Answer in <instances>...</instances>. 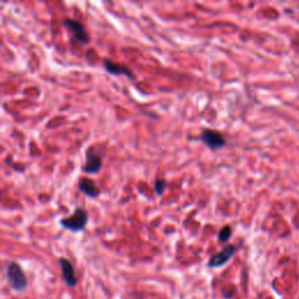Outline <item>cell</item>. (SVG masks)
Segmentation results:
<instances>
[{
	"label": "cell",
	"instance_id": "obj_1",
	"mask_svg": "<svg viewBox=\"0 0 299 299\" xmlns=\"http://www.w3.org/2000/svg\"><path fill=\"white\" fill-rule=\"evenodd\" d=\"M60 224H61L62 228L67 229L69 231H82L88 224V212L79 207L75 208L71 217L62 218L60 220Z\"/></svg>",
	"mask_w": 299,
	"mask_h": 299
},
{
	"label": "cell",
	"instance_id": "obj_2",
	"mask_svg": "<svg viewBox=\"0 0 299 299\" xmlns=\"http://www.w3.org/2000/svg\"><path fill=\"white\" fill-rule=\"evenodd\" d=\"M6 276H7L9 285L14 291H24L27 288V277L22 268L16 262H8L6 265Z\"/></svg>",
	"mask_w": 299,
	"mask_h": 299
},
{
	"label": "cell",
	"instance_id": "obj_3",
	"mask_svg": "<svg viewBox=\"0 0 299 299\" xmlns=\"http://www.w3.org/2000/svg\"><path fill=\"white\" fill-rule=\"evenodd\" d=\"M85 162L82 166V171L88 174H97L103 165V158L94 146H89L85 150Z\"/></svg>",
	"mask_w": 299,
	"mask_h": 299
},
{
	"label": "cell",
	"instance_id": "obj_4",
	"mask_svg": "<svg viewBox=\"0 0 299 299\" xmlns=\"http://www.w3.org/2000/svg\"><path fill=\"white\" fill-rule=\"evenodd\" d=\"M62 24L69 32L72 33L73 36H74V39L78 42V44L87 45L90 42V36H89L87 29H85L84 26H83L79 21H77V20L66 18L63 19Z\"/></svg>",
	"mask_w": 299,
	"mask_h": 299
},
{
	"label": "cell",
	"instance_id": "obj_5",
	"mask_svg": "<svg viewBox=\"0 0 299 299\" xmlns=\"http://www.w3.org/2000/svg\"><path fill=\"white\" fill-rule=\"evenodd\" d=\"M201 142L211 150H219L225 146L227 142L221 132L213 129H205L200 136Z\"/></svg>",
	"mask_w": 299,
	"mask_h": 299
},
{
	"label": "cell",
	"instance_id": "obj_6",
	"mask_svg": "<svg viewBox=\"0 0 299 299\" xmlns=\"http://www.w3.org/2000/svg\"><path fill=\"white\" fill-rule=\"evenodd\" d=\"M236 249H237L236 245H234V244L227 245V247H224L220 252L213 255L212 257L209 258L207 265L209 268L222 267V265L228 263V262L231 260L232 256H234L235 252H236Z\"/></svg>",
	"mask_w": 299,
	"mask_h": 299
},
{
	"label": "cell",
	"instance_id": "obj_7",
	"mask_svg": "<svg viewBox=\"0 0 299 299\" xmlns=\"http://www.w3.org/2000/svg\"><path fill=\"white\" fill-rule=\"evenodd\" d=\"M59 263L60 267H61L62 280L66 283V285L69 288L76 287V285H77V278H76L75 269L74 265L72 264V262L65 257H60Z\"/></svg>",
	"mask_w": 299,
	"mask_h": 299
},
{
	"label": "cell",
	"instance_id": "obj_8",
	"mask_svg": "<svg viewBox=\"0 0 299 299\" xmlns=\"http://www.w3.org/2000/svg\"><path fill=\"white\" fill-rule=\"evenodd\" d=\"M103 67H104V69L109 73V74L124 75L129 78H135L134 72H132L130 68L126 67L125 65H122V63L112 61V60H109V59L103 60Z\"/></svg>",
	"mask_w": 299,
	"mask_h": 299
},
{
	"label": "cell",
	"instance_id": "obj_9",
	"mask_svg": "<svg viewBox=\"0 0 299 299\" xmlns=\"http://www.w3.org/2000/svg\"><path fill=\"white\" fill-rule=\"evenodd\" d=\"M78 188L87 197L91 199H96L101 194V189L97 187L96 182L89 178H81L78 180Z\"/></svg>",
	"mask_w": 299,
	"mask_h": 299
},
{
	"label": "cell",
	"instance_id": "obj_10",
	"mask_svg": "<svg viewBox=\"0 0 299 299\" xmlns=\"http://www.w3.org/2000/svg\"><path fill=\"white\" fill-rule=\"evenodd\" d=\"M231 234H232V230H231L230 225H224V227H222L221 230L219 231V235H218L219 241L228 242L229 238L231 237Z\"/></svg>",
	"mask_w": 299,
	"mask_h": 299
},
{
	"label": "cell",
	"instance_id": "obj_11",
	"mask_svg": "<svg viewBox=\"0 0 299 299\" xmlns=\"http://www.w3.org/2000/svg\"><path fill=\"white\" fill-rule=\"evenodd\" d=\"M166 186H167V182H166L165 179H160V178H157L155 179L154 181V191L155 193H157V195H162V193H164V191L166 189Z\"/></svg>",
	"mask_w": 299,
	"mask_h": 299
}]
</instances>
